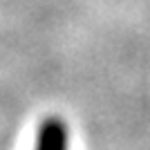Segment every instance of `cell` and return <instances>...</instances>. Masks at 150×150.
<instances>
[{"label": "cell", "instance_id": "obj_1", "mask_svg": "<svg viewBox=\"0 0 150 150\" xmlns=\"http://www.w3.org/2000/svg\"><path fill=\"white\" fill-rule=\"evenodd\" d=\"M34 150H69V130L61 117H47L38 123Z\"/></svg>", "mask_w": 150, "mask_h": 150}]
</instances>
